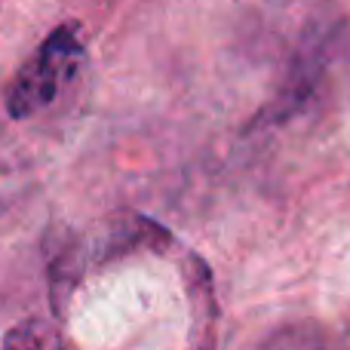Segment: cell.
<instances>
[{"instance_id":"obj_1","label":"cell","mask_w":350,"mask_h":350,"mask_svg":"<svg viewBox=\"0 0 350 350\" xmlns=\"http://www.w3.org/2000/svg\"><path fill=\"white\" fill-rule=\"evenodd\" d=\"M80 55H83V43H80L77 25H62L55 28L46 40L37 46V53L18 68L16 80H12L10 92H6V111L16 120L34 117L65 86V80L74 74Z\"/></svg>"},{"instance_id":"obj_2","label":"cell","mask_w":350,"mask_h":350,"mask_svg":"<svg viewBox=\"0 0 350 350\" xmlns=\"http://www.w3.org/2000/svg\"><path fill=\"white\" fill-rule=\"evenodd\" d=\"M326 37L323 34H310L304 40L301 53L295 55L289 74H286V83L280 86V92L267 102V108L258 114L255 126H273V123H286L289 117H295L298 111H304L310 105V98L317 96L323 83V74H326Z\"/></svg>"},{"instance_id":"obj_3","label":"cell","mask_w":350,"mask_h":350,"mask_svg":"<svg viewBox=\"0 0 350 350\" xmlns=\"http://www.w3.org/2000/svg\"><path fill=\"white\" fill-rule=\"evenodd\" d=\"M3 345L6 347H16V345H22V347H62L65 341H62V335L55 332L53 326L34 320V323H25V326L12 329V332L3 338Z\"/></svg>"},{"instance_id":"obj_4","label":"cell","mask_w":350,"mask_h":350,"mask_svg":"<svg viewBox=\"0 0 350 350\" xmlns=\"http://www.w3.org/2000/svg\"><path fill=\"white\" fill-rule=\"evenodd\" d=\"M277 3H286V0H277Z\"/></svg>"}]
</instances>
